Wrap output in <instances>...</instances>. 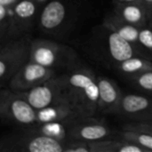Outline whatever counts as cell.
<instances>
[{
	"label": "cell",
	"instance_id": "6da1fadb",
	"mask_svg": "<svg viewBox=\"0 0 152 152\" xmlns=\"http://www.w3.org/2000/svg\"><path fill=\"white\" fill-rule=\"evenodd\" d=\"M66 101L81 116H94L98 111L99 86L97 77L89 69L78 68L61 75Z\"/></svg>",
	"mask_w": 152,
	"mask_h": 152
},
{
	"label": "cell",
	"instance_id": "7a4b0ae2",
	"mask_svg": "<svg viewBox=\"0 0 152 152\" xmlns=\"http://www.w3.org/2000/svg\"><path fill=\"white\" fill-rule=\"evenodd\" d=\"M2 152H63L64 144L41 134L36 127H19L0 142Z\"/></svg>",
	"mask_w": 152,
	"mask_h": 152
},
{
	"label": "cell",
	"instance_id": "3957f363",
	"mask_svg": "<svg viewBox=\"0 0 152 152\" xmlns=\"http://www.w3.org/2000/svg\"><path fill=\"white\" fill-rule=\"evenodd\" d=\"M0 118L6 125L29 127L38 125L37 111L19 92L9 87L0 91Z\"/></svg>",
	"mask_w": 152,
	"mask_h": 152
},
{
	"label": "cell",
	"instance_id": "277c9868",
	"mask_svg": "<svg viewBox=\"0 0 152 152\" xmlns=\"http://www.w3.org/2000/svg\"><path fill=\"white\" fill-rule=\"evenodd\" d=\"M29 61L55 70L74 66L77 54L66 45L48 39H35L31 42Z\"/></svg>",
	"mask_w": 152,
	"mask_h": 152
},
{
	"label": "cell",
	"instance_id": "5b68a950",
	"mask_svg": "<svg viewBox=\"0 0 152 152\" xmlns=\"http://www.w3.org/2000/svg\"><path fill=\"white\" fill-rule=\"evenodd\" d=\"M32 40L27 36L8 40L1 44L0 86L7 87L16 72L30 60Z\"/></svg>",
	"mask_w": 152,
	"mask_h": 152
},
{
	"label": "cell",
	"instance_id": "8992f818",
	"mask_svg": "<svg viewBox=\"0 0 152 152\" xmlns=\"http://www.w3.org/2000/svg\"><path fill=\"white\" fill-rule=\"evenodd\" d=\"M103 29L100 32V42L102 53L114 64L134 56H142L152 59V53L144 47L137 46L123 38L118 33L102 25Z\"/></svg>",
	"mask_w": 152,
	"mask_h": 152
},
{
	"label": "cell",
	"instance_id": "52a82bcc",
	"mask_svg": "<svg viewBox=\"0 0 152 152\" xmlns=\"http://www.w3.org/2000/svg\"><path fill=\"white\" fill-rule=\"evenodd\" d=\"M68 141L93 142L107 139L111 134V129L104 122L96 119L94 116L78 115L64 123Z\"/></svg>",
	"mask_w": 152,
	"mask_h": 152
},
{
	"label": "cell",
	"instance_id": "ba28073f",
	"mask_svg": "<svg viewBox=\"0 0 152 152\" xmlns=\"http://www.w3.org/2000/svg\"><path fill=\"white\" fill-rule=\"evenodd\" d=\"M19 93L37 110L61 102H67L64 96L61 76L53 77L28 91Z\"/></svg>",
	"mask_w": 152,
	"mask_h": 152
},
{
	"label": "cell",
	"instance_id": "9c48e42d",
	"mask_svg": "<svg viewBox=\"0 0 152 152\" xmlns=\"http://www.w3.org/2000/svg\"><path fill=\"white\" fill-rule=\"evenodd\" d=\"M55 77V70L28 61L12 77L8 86L15 92L28 91Z\"/></svg>",
	"mask_w": 152,
	"mask_h": 152
},
{
	"label": "cell",
	"instance_id": "30bf717a",
	"mask_svg": "<svg viewBox=\"0 0 152 152\" xmlns=\"http://www.w3.org/2000/svg\"><path fill=\"white\" fill-rule=\"evenodd\" d=\"M116 115L133 122L152 121V98L134 94H123Z\"/></svg>",
	"mask_w": 152,
	"mask_h": 152
},
{
	"label": "cell",
	"instance_id": "8fae6325",
	"mask_svg": "<svg viewBox=\"0 0 152 152\" xmlns=\"http://www.w3.org/2000/svg\"><path fill=\"white\" fill-rule=\"evenodd\" d=\"M71 12L68 0H51L39 15V25L42 29L53 32L61 28Z\"/></svg>",
	"mask_w": 152,
	"mask_h": 152
},
{
	"label": "cell",
	"instance_id": "7c38bea8",
	"mask_svg": "<svg viewBox=\"0 0 152 152\" xmlns=\"http://www.w3.org/2000/svg\"><path fill=\"white\" fill-rule=\"evenodd\" d=\"M99 86L98 111L105 114H117L123 97L118 85L105 77H97Z\"/></svg>",
	"mask_w": 152,
	"mask_h": 152
},
{
	"label": "cell",
	"instance_id": "4fadbf2b",
	"mask_svg": "<svg viewBox=\"0 0 152 152\" xmlns=\"http://www.w3.org/2000/svg\"><path fill=\"white\" fill-rule=\"evenodd\" d=\"M114 13L129 24L138 28H143L149 25L148 9L142 2H115Z\"/></svg>",
	"mask_w": 152,
	"mask_h": 152
},
{
	"label": "cell",
	"instance_id": "5bb4252c",
	"mask_svg": "<svg viewBox=\"0 0 152 152\" xmlns=\"http://www.w3.org/2000/svg\"><path fill=\"white\" fill-rule=\"evenodd\" d=\"M12 8L13 28L19 37L24 36L23 31L28 29L33 23L38 7L35 0H20Z\"/></svg>",
	"mask_w": 152,
	"mask_h": 152
},
{
	"label": "cell",
	"instance_id": "9a60e30c",
	"mask_svg": "<svg viewBox=\"0 0 152 152\" xmlns=\"http://www.w3.org/2000/svg\"><path fill=\"white\" fill-rule=\"evenodd\" d=\"M37 111L38 124L52 122L65 123L79 115L68 102H61Z\"/></svg>",
	"mask_w": 152,
	"mask_h": 152
},
{
	"label": "cell",
	"instance_id": "2e32d148",
	"mask_svg": "<svg viewBox=\"0 0 152 152\" xmlns=\"http://www.w3.org/2000/svg\"><path fill=\"white\" fill-rule=\"evenodd\" d=\"M102 25L105 26L106 28H110V30L118 33L123 38L129 41L130 43H132L137 46L143 47L141 45L140 38H139L141 28H138L136 26L129 24L128 22L122 20L116 13L107 15L103 20Z\"/></svg>",
	"mask_w": 152,
	"mask_h": 152
},
{
	"label": "cell",
	"instance_id": "e0dca14e",
	"mask_svg": "<svg viewBox=\"0 0 152 152\" xmlns=\"http://www.w3.org/2000/svg\"><path fill=\"white\" fill-rule=\"evenodd\" d=\"M115 69L126 75L127 77L152 70V59L142 56H134L120 62L113 64Z\"/></svg>",
	"mask_w": 152,
	"mask_h": 152
},
{
	"label": "cell",
	"instance_id": "ac0fdd59",
	"mask_svg": "<svg viewBox=\"0 0 152 152\" xmlns=\"http://www.w3.org/2000/svg\"><path fill=\"white\" fill-rule=\"evenodd\" d=\"M37 129L43 134L51 137L54 140H57L63 144L68 141L67 131L64 123L60 122H52L38 124L36 126Z\"/></svg>",
	"mask_w": 152,
	"mask_h": 152
},
{
	"label": "cell",
	"instance_id": "d6986e66",
	"mask_svg": "<svg viewBox=\"0 0 152 152\" xmlns=\"http://www.w3.org/2000/svg\"><path fill=\"white\" fill-rule=\"evenodd\" d=\"M120 139L134 142L142 148L152 151V136L150 134L132 130H124L120 133Z\"/></svg>",
	"mask_w": 152,
	"mask_h": 152
},
{
	"label": "cell",
	"instance_id": "ffe728a7",
	"mask_svg": "<svg viewBox=\"0 0 152 152\" xmlns=\"http://www.w3.org/2000/svg\"><path fill=\"white\" fill-rule=\"evenodd\" d=\"M128 79L139 90L152 95V70L130 77Z\"/></svg>",
	"mask_w": 152,
	"mask_h": 152
},
{
	"label": "cell",
	"instance_id": "44dd1931",
	"mask_svg": "<svg viewBox=\"0 0 152 152\" xmlns=\"http://www.w3.org/2000/svg\"><path fill=\"white\" fill-rule=\"evenodd\" d=\"M140 43L150 53H152V27L148 25L140 29Z\"/></svg>",
	"mask_w": 152,
	"mask_h": 152
},
{
	"label": "cell",
	"instance_id": "7402d4cb",
	"mask_svg": "<svg viewBox=\"0 0 152 152\" xmlns=\"http://www.w3.org/2000/svg\"><path fill=\"white\" fill-rule=\"evenodd\" d=\"M124 130L137 131L140 133H144L152 136V121L149 122H132L126 125L123 127Z\"/></svg>",
	"mask_w": 152,
	"mask_h": 152
},
{
	"label": "cell",
	"instance_id": "603a6c76",
	"mask_svg": "<svg viewBox=\"0 0 152 152\" xmlns=\"http://www.w3.org/2000/svg\"><path fill=\"white\" fill-rule=\"evenodd\" d=\"M20 0H0V4L7 6V7H12L14 6Z\"/></svg>",
	"mask_w": 152,
	"mask_h": 152
},
{
	"label": "cell",
	"instance_id": "cb8c5ba5",
	"mask_svg": "<svg viewBox=\"0 0 152 152\" xmlns=\"http://www.w3.org/2000/svg\"><path fill=\"white\" fill-rule=\"evenodd\" d=\"M115 2H119V3H135V2H142V0H115Z\"/></svg>",
	"mask_w": 152,
	"mask_h": 152
},
{
	"label": "cell",
	"instance_id": "d4e9b609",
	"mask_svg": "<svg viewBox=\"0 0 152 152\" xmlns=\"http://www.w3.org/2000/svg\"><path fill=\"white\" fill-rule=\"evenodd\" d=\"M142 3L147 7V9H150L152 6V0H142Z\"/></svg>",
	"mask_w": 152,
	"mask_h": 152
},
{
	"label": "cell",
	"instance_id": "484cf974",
	"mask_svg": "<svg viewBox=\"0 0 152 152\" xmlns=\"http://www.w3.org/2000/svg\"><path fill=\"white\" fill-rule=\"evenodd\" d=\"M148 17H149V21H152V6L148 9Z\"/></svg>",
	"mask_w": 152,
	"mask_h": 152
},
{
	"label": "cell",
	"instance_id": "4316f807",
	"mask_svg": "<svg viewBox=\"0 0 152 152\" xmlns=\"http://www.w3.org/2000/svg\"><path fill=\"white\" fill-rule=\"evenodd\" d=\"M149 25H150V26H151V27H152V21H149Z\"/></svg>",
	"mask_w": 152,
	"mask_h": 152
}]
</instances>
